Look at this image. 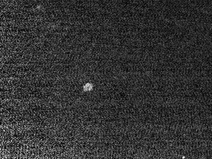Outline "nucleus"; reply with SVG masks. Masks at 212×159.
<instances>
[{
    "mask_svg": "<svg viewBox=\"0 0 212 159\" xmlns=\"http://www.w3.org/2000/svg\"><path fill=\"white\" fill-rule=\"evenodd\" d=\"M85 90L86 91H90L91 89H92V85L91 84H86L85 86Z\"/></svg>",
    "mask_w": 212,
    "mask_h": 159,
    "instance_id": "1",
    "label": "nucleus"
}]
</instances>
